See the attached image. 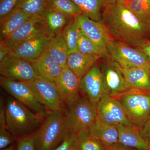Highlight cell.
Wrapping results in <instances>:
<instances>
[{
	"label": "cell",
	"instance_id": "obj_22",
	"mask_svg": "<svg viewBox=\"0 0 150 150\" xmlns=\"http://www.w3.org/2000/svg\"><path fill=\"white\" fill-rule=\"evenodd\" d=\"M150 69L144 68L129 69L122 68L129 88L135 89L150 93Z\"/></svg>",
	"mask_w": 150,
	"mask_h": 150
},
{
	"label": "cell",
	"instance_id": "obj_4",
	"mask_svg": "<svg viewBox=\"0 0 150 150\" xmlns=\"http://www.w3.org/2000/svg\"><path fill=\"white\" fill-rule=\"evenodd\" d=\"M64 113L68 129L76 137L89 132L97 117L96 105L84 95Z\"/></svg>",
	"mask_w": 150,
	"mask_h": 150
},
{
	"label": "cell",
	"instance_id": "obj_5",
	"mask_svg": "<svg viewBox=\"0 0 150 150\" xmlns=\"http://www.w3.org/2000/svg\"><path fill=\"white\" fill-rule=\"evenodd\" d=\"M115 98L131 123L142 128L150 116V93L132 88Z\"/></svg>",
	"mask_w": 150,
	"mask_h": 150
},
{
	"label": "cell",
	"instance_id": "obj_37",
	"mask_svg": "<svg viewBox=\"0 0 150 150\" xmlns=\"http://www.w3.org/2000/svg\"><path fill=\"white\" fill-rule=\"evenodd\" d=\"M141 131L143 136L150 144V116L141 128Z\"/></svg>",
	"mask_w": 150,
	"mask_h": 150
},
{
	"label": "cell",
	"instance_id": "obj_10",
	"mask_svg": "<svg viewBox=\"0 0 150 150\" xmlns=\"http://www.w3.org/2000/svg\"><path fill=\"white\" fill-rule=\"evenodd\" d=\"M101 59L99 66L103 76L106 94L116 97L130 90L121 66L111 59Z\"/></svg>",
	"mask_w": 150,
	"mask_h": 150
},
{
	"label": "cell",
	"instance_id": "obj_11",
	"mask_svg": "<svg viewBox=\"0 0 150 150\" xmlns=\"http://www.w3.org/2000/svg\"><path fill=\"white\" fill-rule=\"evenodd\" d=\"M0 74L1 76L9 79L28 83L37 76L30 62L9 56L0 63Z\"/></svg>",
	"mask_w": 150,
	"mask_h": 150
},
{
	"label": "cell",
	"instance_id": "obj_34",
	"mask_svg": "<svg viewBox=\"0 0 150 150\" xmlns=\"http://www.w3.org/2000/svg\"><path fill=\"white\" fill-rule=\"evenodd\" d=\"M19 0H0V20L16 8Z\"/></svg>",
	"mask_w": 150,
	"mask_h": 150
},
{
	"label": "cell",
	"instance_id": "obj_18",
	"mask_svg": "<svg viewBox=\"0 0 150 150\" xmlns=\"http://www.w3.org/2000/svg\"><path fill=\"white\" fill-rule=\"evenodd\" d=\"M117 127L119 144L135 150H150V144L143 136L141 128L134 125Z\"/></svg>",
	"mask_w": 150,
	"mask_h": 150
},
{
	"label": "cell",
	"instance_id": "obj_15",
	"mask_svg": "<svg viewBox=\"0 0 150 150\" xmlns=\"http://www.w3.org/2000/svg\"><path fill=\"white\" fill-rule=\"evenodd\" d=\"M81 92L96 105L106 93L104 79L99 66L95 65L81 79Z\"/></svg>",
	"mask_w": 150,
	"mask_h": 150
},
{
	"label": "cell",
	"instance_id": "obj_42",
	"mask_svg": "<svg viewBox=\"0 0 150 150\" xmlns=\"http://www.w3.org/2000/svg\"></svg>",
	"mask_w": 150,
	"mask_h": 150
},
{
	"label": "cell",
	"instance_id": "obj_35",
	"mask_svg": "<svg viewBox=\"0 0 150 150\" xmlns=\"http://www.w3.org/2000/svg\"><path fill=\"white\" fill-rule=\"evenodd\" d=\"M16 140L7 129H0V149H2L13 144Z\"/></svg>",
	"mask_w": 150,
	"mask_h": 150
},
{
	"label": "cell",
	"instance_id": "obj_26",
	"mask_svg": "<svg viewBox=\"0 0 150 150\" xmlns=\"http://www.w3.org/2000/svg\"><path fill=\"white\" fill-rule=\"evenodd\" d=\"M80 32V29L74 17L62 33L67 44L69 54L78 51V43Z\"/></svg>",
	"mask_w": 150,
	"mask_h": 150
},
{
	"label": "cell",
	"instance_id": "obj_40",
	"mask_svg": "<svg viewBox=\"0 0 150 150\" xmlns=\"http://www.w3.org/2000/svg\"><path fill=\"white\" fill-rule=\"evenodd\" d=\"M16 145L14 144L11 145V146H9L7 147L4 148V149H1V150H16Z\"/></svg>",
	"mask_w": 150,
	"mask_h": 150
},
{
	"label": "cell",
	"instance_id": "obj_39",
	"mask_svg": "<svg viewBox=\"0 0 150 150\" xmlns=\"http://www.w3.org/2000/svg\"><path fill=\"white\" fill-rule=\"evenodd\" d=\"M109 150H135L133 149H130V148L126 147L124 146L121 144H119L117 146L115 147L112 148Z\"/></svg>",
	"mask_w": 150,
	"mask_h": 150
},
{
	"label": "cell",
	"instance_id": "obj_17",
	"mask_svg": "<svg viewBox=\"0 0 150 150\" xmlns=\"http://www.w3.org/2000/svg\"><path fill=\"white\" fill-rule=\"evenodd\" d=\"M44 33L50 38L62 34L74 17L55 9L48 8L41 14Z\"/></svg>",
	"mask_w": 150,
	"mask_h": 150
},
{
	"label": "cell",
	"instance_id": "obj_31",
	"mask_svg": "<svg viewBox=\"0 0 150 150\" xmlns=\"http://www.w3.org/2000/svg\"><path fill=\"white\" fill-rule=\"evenodd\" d=\"M49 8L55 9L73 17L82 14L80 9L72 0H51Z\"/></svg>",
	"mask_w": 150,
	"mask_h": 150
},
{
	"label": "cell",
	"instance_id": "obj_12",
	"mask_svg": "<svg viewBox=\"0 0 150 150\" xmlns=\"http://www.w3.org/2000/svg\"><path fill=\"white\" fill-rule=\"evenodd\" d=\"M42 33H45L42 16H32L14 32L4 40H1V43L10 50L25 41Z\"/></svg>",
	"mask_w": 150,
	"mask_h": 150
},
{
	"label": "cell",
	"instance_id": "obj_1",
	"mask_svg": "<svg viewBox=\"0 0 150 150\" xmlns=\"http://www.w3.org/2000/svg\"><path fill=\"white\" fill-rule=\"evenodd\" d=\"M100 22L114 40L129 44L146 38L150 26L122 3L113 2L103 12Z\"/></svg>",
	"mask_w": 150,
	"mask_h": 150
},
{
	"label": "cell",
	"instance_id": "obj_24",
	"mask_svg": "<svg viewBox=\"0 0 150 150\" xmlns=\"http://www.w3.org/2000/svg\"><path fill=\"white\" fill-rule=\"evenodd\" d=\"M80 9L82 14L95 21H100L103 12L115 0H72Z\"/></svg>",
	"mask_w": 150,
	"mask_h": 150
},
{
	"label": "cell",
	"instance_id": "obj_23",
	"mask_svg": "<svg viewBox=\"0 0 150 150\" xmlns=\"http://www.w3.org/2000/svg\"><path fill=\"white\" fill-rule=\"evenodd\" d=\"M31 16L20 9L15 8L0 20V40L10 35Z\"/></svg>",
	"mask_w": 150,
	"mask_h": 150
},
{
	"label": "cell",
	"instance_id": "obj_2",
	"mask_svg": "<svg viewBox=\"0 0 150 150\" xmlns=\"http://www.w3.org/2000/svg\"><path fill=\"white\" fill-rule=\"evenodd\" d=\"M5 115L8 130L16 139L34 133L44 118L12 96L7 99Z\"/></svg>",
	"mask_w": 150,
	"mask_h": 150
},
{
	"label": "cell",
	"instance_id": "obj_9",
	"mask_svg": "<svg viewBox=\"0 0 150 150\" xmlns=\"http://www.w3.org/2000/svg\"><path fill=\"white\" fill-rule=\"evenodd\" d=\"M28 83L35 89L48 112H65L66 105L59 89L54 83L37 76Z\"/></svg>",
	"mask_w": 150,
	"mask_h": 150
},
{
	"label": "cell",
	"instance_id": "obj_36",
	"mask_svg": "<svg viewBox=\"0 0 150 150\" xmlns=\"http://www.w3.org/2000/svg\"><path fill=\"white\" fill-rule=\"evenodd\" d=\"M129 45L136 47L142 51L150 61V40L146 38H142L133 41Z\"/></svg>",
	"mask_w": 150,
	"mask_h": 150
},
{
	"label": "cell",
	"instance_id": "obj_6",
	"mask_svg": "<svg viewBox=\"0 0 150 150\" xmlns=\"http://www.w3.org/2000/svg\"><path fill=\"white\" fill-rule=\"evenodd\" d=\"M3 89L19 102L45 118L48 113L46 108L34 88L28 83L0 77Z\"/></svg>",
	"mask_w": 150,
	"mask_h": 150
},
{
	"label": "cell",
	"instance_id": "obj_38",
	"mask_svg": "<svg viewBox=\"0 0 150 150\" xmlns=\"http://www.w3.org/2000/svg\"><path fill=\"white\" fill-rule=\"evenodd\" d=\"M10 49L0 42V63L9 55Z\"/></svg>",
	"mask_w": 150,
	"mask_h": 150
},
{
	"label": "cell",
	"instance_id": "obj_33",
	"mask_svg": "<svg viewBox=\"0 0 150 150\" xmlns=\"http://www.w3.org/2000/svg\"><path fill=\"white\" fill-rule=\"evenodd\" d=\"M77 137L69 132L63 142L53 150H76Z\"/></svg>",
	"mask_w": 150,
	"mask_h": 150
},
{
	"label": "cell",
	"instance_id": "obj_19",
	"mask_svg": "<svg viewBox=\"0 0 150 150\" xmlns=\"http://www.w3.org/2000/svg\"><path fill=\"white\" fill-rule=\"evenodd\" d=\"M89 133L108 149L115 147L119 144V132L117 126L96 120L91 128Z\"/></svg>",
	"mask_w": 150,
	"mask_h": 150
},
{
	"label": "cell",
	"instance_id": "obj_27",
	"mask_svg": "<svg viewBox=\"0 0 150 150\" xmlns=\"http://www.w3.org/2000/svg\"><path fill=\"white\" fill-rule=\"evenodd\" d=\"M123 4L150 26V0H125Z\"/></svg>",
	"mask_w": 150,
	"mask_h": 150
},
{
	"label": "cell",
	"instance_id": "obj_30",
	"mask_svg": "<svg viewBox=\"0 0 150 150\" xmlns=\"http://www.w3.org/2000/svg\"><path fill=\"white\" fill-rule=\"evenodd\" d=\"M76 150H109L90 134L89 132L77 137Z\"/></svg>",
	"mask_w": 150,
	"mask_h": 150
},
{
	"label": "cell",
	"instance_id": "obj_20",
	"mask_svg": "<svg viewBox=\"0 0 150 150\" xmlns=\"http://www.w3.org/2000/svg\"><path fill=\"white\" fill-rule=\"evenodd\" d=\"M100 57L92 54H83L77 51L68 55L67 66L81 79L96 65Z\"/></svg>",
	"mask_w": 150,
	"mask_h": 150
},
{
	"label": "cell",
	"instance_id": "obj_13",
	"mask_svg": "<svg viewBox=\"0 0 150 150\" xmlns=\"http://www.w3.org/2000/svg\"><path fill=\"white\" fill-rule=\"evenodd\" d=\"M74 17L84 34L108 53V45L113 39L101 22L93 20L82 14L76 15Z\"/></svg>",
	"mask_w": 150,
	"mask_h": 150
},
{
	"label": "cell",
	"instance_id": "obj_21",
	"mask_svg": "<svg viewBox=\"0 0 150 150\" xmlns=\"http://www.w3.org/2000/svg\"><path fill=\"white\" fill-rule=\"evenodd\" d=\"M37 76L56 83L62 73V67L47 54L43 53L37 59L30 62Z\"/></svg>",
	"mask_w": 150,
	"mask_h": 150
},
{
	"label": "cell",
	"instance_id": "obj_3",
	"mask_svg": "<svg viewBox=\"0 0 150 150\" xmlns=\"http://www.w3.org/2000/svg\"><path fill=\"white\" fill-rule=\"evenodd\" d=\"M70 132L64 112H48L34 133L35 150H53L63 142Z\"/></svg>",
	"mask_w": 150,
	"mask_h": 150
},
{
	"label": "cell",
	"instance_id": "obj_29",
	"mask_svg": "<svg viewBox=\"0 0 150 150\" xmlns=\"http://www.w3.org/2000/svg\"><path fill=\"white\" fill-rule=\"evenodd\" d=\"M51 0H19L16 8L20 9L30 15H41L50 7Z\"/></svg>",
	"mask_w": 150,
	"mask_h": 150
},
{
	"label": "cell",
	"instance_id": "obj_16",
	"mask_svg": "<svg viewBox=\"0 0 150 150\" xmlns=\"http://www.w3.org/2000/svg\"><path fill=\"white\" fill-rule=\"evenodd\" d=\"M51 38L41 33L11 49L9 56L33 62L44 53Z\"/></svg>",
	"mask_w": 150,
	"mask_h": 150
},
{
	"label": "cell",
	"instance_id": "obj_41",
	"mask_svg": "<svg viewBox=\"0 0 150 150\" xmlns=\"http://www.w3.org/2000/svg\"><path fill=\"white\" fill-rule=\"evenodd\" d=\"M115 1H116L118 2H120L123 4L125 0H115Z\"/></svg>",
	"mask_w": 150,
	"mask_h": 150
},
{
	"label": "cell",
	"instance_id": "obj_14",
	"mask_svg": "<svg viewBox=\"0 0 150 150\" xmlns=\"http://www.w3.org/2000/svg\"><path fill=\"white\" fill-rule=\"evenodd\" d=\"M81 79L67 65L62 68L56 84L67 108L72 106L81 97Z\"/></svg>",
	"mask_w": 150,
	"mask_h": 150
},
{
	"label": "cell",
	"instance_id": "obj_7",
	"mask_svg": "<svg viewBox=\"0 0 150 150\" xmlns=\"http://www.w3.org/2000/svg\"><path fill=\"white\" fill-rule=\"evenodd\" d=\"M107 49L110 59L123 69H150V61L145 54L128 43L112 39L108 43Z\"/></svg>",
	"mask_w": 150,
	"mask_h": 150
},
{
	"label": "cell",
	"instance_id": "obj_25",
	"mask_svg": "<svg viewBox=\"0 0 150 150\" xmlns=\"http://www.w3.org/2000/svg\"><path fill=\"white\" fill-rule=\"evenodd\" d=\"M43 53L54 59L62 68L67 66L69 51L62 34L50 39Z\"/></svg>",
	"mask_w": 150,
	"mask_h": 150
},
{
	"label": "cell",
	"instance_id": "obj_8",
	"mask_svg": "<svg viewBox=\"0 0 150 150\" xmlns=\"http://www.w3.org/2000/svg\"><path fill=\"white\" fill-rule=\"evenodd\" d=\"M97 120L110 125L131 126L134 125L129 120L124 108L118 99L105 94L96 104Z\"/></svg>",
	"mask_w": 150,
	"mask_h": 150
},
{
	"label": "cell",
	"instance_id": "obj_28",
	"mask_svg": "<svg viewBox=\"0 0 150 150\" xmlns=\"http://www.w3.org/2000/svg\"><path fill=\"white\" fill-rule=\"evenodd\" d=\"M78 50L83 54L97 55L100 56L101 59H110L107 52L89 39L81 30L78 41Z\"/></svg>",
	"mask_w": 150,
	"mask_h": 150
},
{
	"label": "cell",
	"instance_id": "obj_32",
	"mask_svg": "<svg viewBox=\"0 0 150 150\" xmlns=\"http://www.w3.org/2000/svg\"><path fill=\"white\" fill-rule=\"evenodd\" d=\"M16 150H35L34 133L17 139Z\"/></svg>",
	"mask_w": 150,
	"mask_h": 150
}]
</instances>
